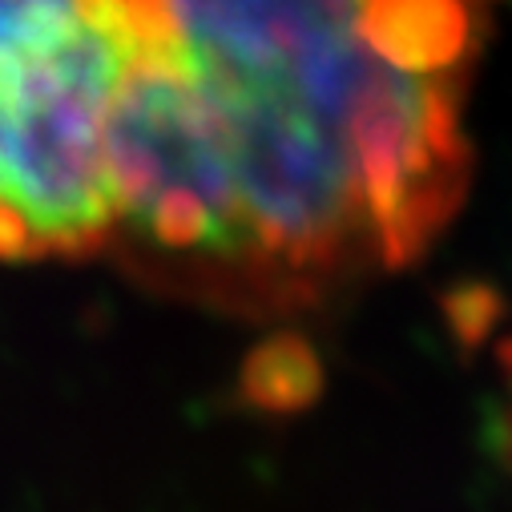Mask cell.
<instances>
[{
    "instance_id": "3",
    "label": "cell",
    "mask_w": 512,
    "mask_h": 512,
    "mask_svg": "<svg viewBox=\"0 0 512 512\" xmlns=\"http://www.w3.org/2000/svg\"><path fill=\"white\" fill-rule=\"evenodd\" d=\"M500 367H504V375H508V392H512V339L500 347Z\"/></svg>"
},
{
    "instance_id": "1",
    "label": "cell",
    "mask_w": 512,
    "mask_h": 512,
    "mask_svg": "<svg viewBox=\"0 0 512 512\" xmlns=\"http://www.w3.org/2000/svg\"><path fill=\"white\" fill-rule=\"evenodd\" d=\"M109 254L150 287L283 319L400 271L472 182V0H121Z\"/></svg>"
},
{
    "instance_id": "2",
    "label": "cell",
    "mask_w": 512,
    "mask_h": 512,
    "mask_svg": "<svg viewBox=\"0 0 512 512\" xmlns=\"http://www.w3.org/2000/svg\"><path fill=\"white\" fill-rule=\"evenodd\" d=\"M130 69L121 0H0V259L109 254Z\"/></svg>"
}]
</instances>
